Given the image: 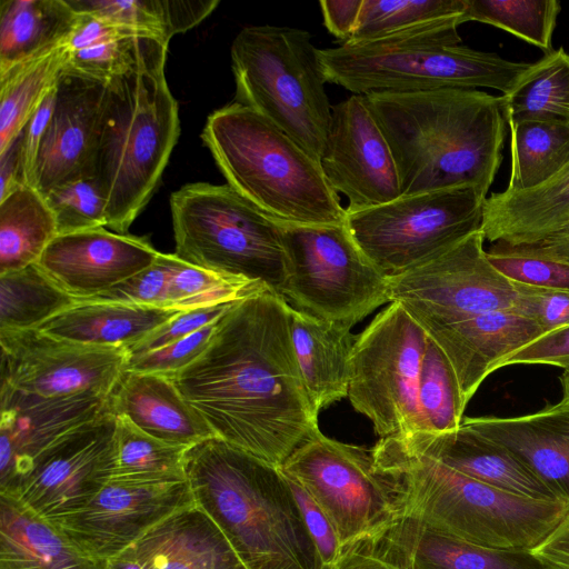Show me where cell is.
I'll list each match as a JSON object with an SVG mask.
<instances>
[{"instance_id":"cell-39","label":"cell","mask_w":569,"mask_h":569,"mask_svg":"<svg viewBox=\"0 0 569 569\" xmlns=\"http://www.w3.org/2000/svg\"><path fill=\"white\" fill-rule=\"evenodd\" d=\"M187 450V447L153 438L128 420L117 418L111 479L140 483L184 481Z\"/></svg>"},{"instance_id":"cell-3","label":"cell","mask_w":569,"mask_h":569,"mask_svg":"<svg viewBox=\"0 0 569 569\" xmlns=\"http://www.w3.org/2000/svg\"><path fill=\"white\" fill-rule=\"evenodd\" d=\"M400 518L477 546L531 551L569 515V501L535 499L472 479L399 437L371 448Z\"/></svg>"},{"instance_id":"cell-44","label":"cell","mask_w":569,"mask_h":569,"mask_svg":"<svg viewBox=\"0 0 569 569\" xmlns=\"http://www.w3.org/2000/svg\"><path fill=\"white\" fill-rule=\"evenodd\" d=\"M465 6L466 0H363L353 36L345 43L371 41L427 21L459 16Z\"/></svg>"},{"instance_id":"cell-60","label":"cell","mask_w":569,"mask_h":569,"mask_svg":"<svg viewBox=\"0 0 569 569\" xmlns=\"http://www.w3.org/2000/svg\"><path fill=\"white\" fill-rule=\"evenodd\" d=\"M236 569H246V568L242 565H240Z\"/></svg>"},{"instance_id":"cell-57","label":"cell","mask_w":569,"mask_h":569,"mask_svg":"<svg viewBox=\"0 0 569 569\" xmlns=\"http://www.w3.org/2000/svg\"><path fill=\"white\" fill-rule=\"evenodd\" d=\"M26 184L21 161V134L0 152V199L17 187Z\"/></svg>"},{"instance_id":"cell-45","label":"cell","mask_w":569,"mask_h":569,"mask_svg":"<svg viewBox=\"0 0 569 569\" xmlns=\"http://www.w3.org/2000/svg\"><path fill=\"white\" fill-rule=\"evenodd\" d=\"M58 234L107 227V203L94 176L64 182L46 193Z\"/></svg>"},{"instance_id":"cell-58","label":"cell","mask_w":569,"mask_h":569,"mask_svg":"<svg viewBox=\"0 0 569 569\" xmlns=\"http://www.w3.org/2000/svg\"><path fill=\"white\" fill-rule=\"evenodd\" d=\"M521 248L539 256L569 263V226L547 239Z\"/></svg>"},{"instance_id":"cell-12","label":"cell","mask_w":569,"mask_h":569,"mask_svg":"<svg viewBox=\"0 0 569 569\" xmlns=\"http://www.w3.org/2000/svg\"><path fill=\"white\" fill-rule=\"evenodd\" d=\"M427 335L396 301L356 336L348 398L380 438L420 431L418 381Z\"/></svg>"},{"instance_id":"cell-49","label":"cell","mask_w":569,"mask_h":569,"mask_svg":"<svg viewBox=\"0 0 569 569\" xmlns=\"http://www.w3.org/2000/svg\"><path fill=\"white\" fill-rule=\"evenodd\" d=\"M512 283L516 292L512 310L535 321L543 335L569 326V289Z\"/></svg>"},{"instance_id":"cell-35","label":"cell","mask_w":569,"mask_h":569,"mask_svg":"<svg viewBox=\"0 0 569 569\" xmlns=\"http://www.w3.org/2000/svg\"><path fill=\"white\" fill-rule=\"evenodd\" d=\"M58 236L44 197L21 184L0 199V274L34 264Z\"/></svg>"},{"instance_id":"cell-40","label":"cell","mask_w":569,"mask_h":569,"mask_svg":"<svg viewBox=\"0 0 569 569\" xmlns=\"http://www.w3.org/2000/svg\"><path fill=\"white\" fill-rule=\"evenodd\" d=\"M76 302L37 263L0 274V330L36 329Z\"/></svg>"},{"instance_id":"cell-14","label":"cell","mask_w":569,"mask_h":569,"mask_svg":"<svg viewBox=\"0 0 569 569\" xmlns=\"http://www.w3.org/2000/svg\"><path fill=\"white\" fill-rule=\"evenodd\" d=\"M481 230L398 277L389 278L396 301L427 333L475 315L513 307V283L490 263Z\"/></svg>"},{"instance_id":"cell-59","label":"cell","mask_w":569,"mask_h":569,"mask_svg":"<svg viewBox=\"0 0 569 569\" xmlns=\"http://www.w3.org/2000/svg\"><path fill=\"white\" fill-rule=\"evenodd\" d=\"M561 383L563 387V395L569 396V370H565V373L561 378Z\"/></svg>"},{"instance_id":"cell-48","label":"cell","mask_w":569,"mask_h":569,"mask_svg":"<svg viewBox=\"0 0 569 569\" xmlns=\"http://www.w3.org/2000/svg\"><path fill=\"white\" fill-rule=\"evenodd\" d=\"M170 254L161 253L147 269L84 301L168 308Z\"/></svg>"},{"instance_id":"cell-43","label":"cell","mask_w":569,"mask_h":569,"mask_svg":"<svg viewBox=\"0 0 569 569\" xmlns=\"http://www.w3.org/2000/svg\"><path fill=\"white\" fill-rule=\"evenodd\" d=\"M270 291L264 284L190 264L170 254V280L167 306L190 310L231 303Z\"/></svg>"},{"instance_id":"cell-4","label":"cell","mask_w":569,"mask_h":569,"mask_svg":"<svg viewBox=\"0 0 569 569\" xmlns=\"http://www.w3.org/2000/svg\"><path fill=\"white\" fill-rule=\"evenodd\" d=\"M184 471L246 569H328L280 467L211 437L188 448Z\"/></svg>"},{"instance_id":"cell-33","label":"cell","mask_w":569,"mask_h":569,"mask_svg":"<svg viewBox=\"0 0 569 569\" xmlns=\"http://www.w3.org/2000/svg\"><path fill=\"white\" fill-rule=\"evenodd\" d=\"M78 17L67 0H2L0 71L68 44Z\"/></svg>"},{"instance_id":"cell-31","label":"cell","mask_w":569,"mask_h":569,"mask_svg":"<svg viewBox=\"0 0 569 569\" xmlns=\"http://www.w3.org/2000/svg\"><path fill=\"white\" fill-rule=\"evenodd\" d=\"M0 569H107L62 530L9 496L0 495Z\"/></svg>"},{"instance_id":"cell-16","label":"cell","mask_w":569,"mask_h":569,"mask_svg":"<svg viewBox=\"0 0 569 569\" xmlns=\"http://www.w3.org/2000/svg\"><path fill=\"white\" fill-rule=\"evenodd\" d=\"M116 427L109 412L64 433L9 497L50 522L80 510L112 477Z\"/></svg>"},{"instance_id":"cell-37","label":"cell","mask_w":569,"mask_h":569,"mask_svg":"<svg viewBox=\"0 0 569 569\" xmlns=\"http://www.w3.org/2000/svg\"><path fill=\"white\" fill-rule=\"evenodd\" d=\"M499 98L507 124L521 120L569 121V53L563 48L545 53Z\"/></svg>"},{"instance_id":"cell-54","label":"cell","mask_w":569,"mask_h":569,"mask_svg":"<svg viewBox=\"0 0 569 569\" xmlns=\"http://www.w3.org/2000/svg\"><path fill=\"white\" fill-rule=\"evenodd\" d=\"M363 0H322L319 2L323 24L341 43L351 39Z\"/></svg>"},{"instance_id":"cell-32","label":"cell","mask_w":569,"mask_h":569,"mask_svg":"<svg viewBox=\"0 0 569 569\" xmlns=\"http://www.w3.org/2000/svg\"><path fill=\"white\" fill-rule=\"evenodd\" d=\"M180 311L118 302L77 301L37 329L78 343L127 349Z\"/></svg>"},{"instance_id":"cell-30","label":"cell","mask_w":569,"mask_h":569,"mask_svg":"<svg viewBox=\"0 0 569 569\" xmlns=\"http://www.w3.org/2000/svg\"><path fill=\"white\" fill-rule=\"evenodd\" d=\"M290 306V305H289ZM291 339L309 398L319 412L348 396L351 328L289 307Z\"/></svg>"},{"instance_id":"cell-9","label":"cell","mask_w":569,"mask_h":569,"mask_svg":"<svg viewBox=\"0 0 569 569\" xmlns=\"http://www.w3.org/2000/svg\"><path fill=\"white\" fill-rule=\"evenodd\" d=\"M170 209L179 259L260 282L281 296L286 256L280 223L228 184H184L172 192Z\"/></svg>"},{"instance_id":"cell-28","label":"cell","mask_w":569,"mask_h":569,"mask_svg":"<svg viewBox=\"0 0 569 569\" xmlns=\"http://www.w3.org/2000/svg\"><path fill=\"white\" fill-rule=\"evenodd\" d=\"M146 569H236L242 565L197 506L168 517L128 548Z\"/></svg>"},{"instance_id":"cell-5","label":"cell","mask_w":569,"mask_h":569,"mask_svg":"<svg viewBox=\"0 0 569 569\" xmlns=\"http://www.w3.org/2000/svg\"><path fill=\"white\" fill-rule=\"evenodd\" d=\"M201 138L227 184L278 223H346L319 160L251 108L234 101L213 111Z\"/></svg>"},{"instance_id":"cell-15","label":"cell","mask_w":569,"mask_h":569,"mask_svg":"<svg viewBox=\"0 0 569 569\" xmlns=\"http://www.w3.org/2000/svg\"><path fill=\"white\" fill-rule=\"evenodd\" d=\"M1 383L42 397H109L126 370L124 348L78 343L40 330H0Z\"/></svg>"},{"instance_id":"cell-1","label":"cell","mask_w":569,"mask_h":569,"mask_svg":"<svg viewBox=\"0 0 569 569\" xmlns=\"http://www.w3.org/2000/svg\"><path fill=\"white\" fill-rule=\"evenodd\" d=\"M289 307L271 291L233 302L206 351L170 378L214 437L277 467L319 431Z\"/></svg>"},{"instance_id":"cell-51","label":"cell","mask_w":569,"mask_h":569,"mask_svg":"<svg viewBox=\"0 0 569 569\" xmlns=\"http://www.w3.org/2000/svg\"><path fill=\"white\" fill-rule=\"evenodd\" d=\"M289 480L292 492L301 510L307 529L318 548L325 566L330 569L339 559L342 547L337 533L321 508L297 482Z\"/></svg>"},{"instance_id":"cell-18","label":"cell","mask_w":569,"mask_h":569,"mask_svg":"<svg viewBox=\"0 0 569 569\" xmlns=\"http://www.w3.org/2000/svg\"><path fill=\"white\" fill-rule=\"evenodd\" d=\"M319 163L329 186L347 198V213L401 196L390 146L361 94L332 107Z\"/></svg>"},{"instance_id":"cell-19","label":"cell","mask_w":569,"mask_h":569,"mask_svg":"<svg viewBox=\"0 0 569 569\" xmlns=\"http://www.w3.org/2000/svg\"><path fill=\"white\" fill-rule=\"evenodd\" d=\"M0 387V495H12L64 433L110 412L107 396L42 397Z\"/></svg>"},{"instance_id":"cell-7","label":"cell","mask_w":569,"mask_h":569,"mask_svg":"<svg viewBox=\"0 0 569 569\" xmlns=\"http://www.w3.org/2000/svg\"><path fill=\"white\" fill-rule=\"evenodd\" d=\"M166 59L144 63L107 83L94 177L110 229L127 233L149 202L180 132L178 103L164 76Z\"/></svg>"},{"instance_id":"cell-27","label":"cell","mask_w":569,"mask_h":569,"mask_svg":"<svg viewBox=\"0 0 569 569\" xmlns=\"http://www.w3.org/2000/svg\"><path fill=\"white\" fill-rule=\"evenodd\" d=\"M569 226V164L547 181L520 191L493 192L485 200V240L530 246Z\"/></svg>"},{"instance_id":"cell-29","label":"cell","mask_w":569,"mask_h":569,"mask_svg":"<svg viewBox=\"0 0 569 569\" xmlns=\"http://www.w3.org/2000/svg\"><path fill=\"white\" fill-rule=\"evenodd\" d=\"M78 14L66 71L108 83L144 63L167 59L169 43L157 37L90 13Z\"/></svg>"},{"instance_id":"cell-52","label":"cell","mask_w":569,"mask_h":569,"mask_svg":"<svg viewBox=\"0 0 569 569\" xmlns=\"http://www.w3.org/2000/svg\"><path fill=\"white\" fill-rule=\"evenodd\" d=\"M510 365H551L569 370V326L547 332L515 351L498 369Z\"/></svg>"},{"instance_id":"cell-56","label":"cell","mask_w":569,"mask_h":569,"mask_svg":"<svg viewBox=\"0 0 569 569\" xmlns=\"http://www.w3.org/2000/svg\"><path fill=\"white\" fill-rule=\"evenodd\" d=\"M330 569H403L386 559L362 540L342 549L337 562Z\"/></svg>"},{"instance_id":"cell-46","label":"cell","mask_w":569,"mask_h":569,"mask_svg":"<svg viewBox=\"0 0 569 569\" xmlns=\"http://www.w3.org/2000/svg\"><path fill=\"white\" fill-rule=\"evenodd\" d=\"M487 257L496 270L512 282L569 289V263L502 243H492Z\"/></svg>"},{"instance_id":"cell-34","label":"cell","mask_w":569,"mask_h":569,"mask_svg":"<svg viewBox=\"0 0 569 569\" xmlns=\"http://www.w3.org/2000/svg\"><path fill=\"white\" fill-rule=\"evenodd\" d=\"M69 56L66 44L0 71V152L22 133L56 88Z\"/></svg>"},{"instance_id":"cell-2","label":"cell","mask_w":569,"mask_h":569,"mask_svg":"<svg viewBox=\"0 0 569 569\" xmlns=\"http://www.w3.org/2000/svg\"><path fill=\"white\" fill-rule=\"evenodd\" d=\"M363 98L390 146L401 196L471 186L488 197L506 137L499 97L446 88Z\"/></svg>"},{"instance_id":"cell-53","label":"cell","mask_w":569,"mask_h":569,"mask_svg":"<svg viewBox=\"0 0 569 569\" xmlns=\"http://www.w3.org/2000/svg\"><path fill=\"white\" fill-rule=\"evenodd\" d=\"M56 91L57 86L46 97L44 101L28 121L21 133V161L23 180L24 183L30 187L32 186L40 146L54 108Z\"/></svg>"},{"instance_id":"cell-41","label":"cell","mask_w":569,"mask_h":569,"mask_svg":"<svg viewBox=\"0 0 569 569\" xmlns=\"http://www.w3.org/2000/svg\"><path fill=\"white\" fill-rule=\"evenodd\" d=\"M466 406L453 367L427 336L418 381V432L441 433L457 429Z\"/></svg>"},{"instance_id":"cell-10","label":"cell","mask_w":569,"mask_h":569,"mask_svg":"<svg viewBox=\"0 0 569 569\" xmlns=\"http://www.w3.org/2000/svg\"><path fill=\"white\" fill-rule=\"evenodd\" d=\"M286 279L295 309L352 328L391 302L389 278L368 259L347 224H282Z\"/></svg>"},{"instance_id":"cell-50","label":"cell","mask_w":569,"mask_h":569,"mask_svg":"<svg viewBox=\"0 0 569 569\" xmlns=\"http://www.w3.org/2000/svg\"><path fill=\"white\" fill-rule=\"evenodd\" d=\"M232 303L233 302L180 311L147 337L128 347L126 349L128 357L157 350L190 336L218 320Z\"/></svg>"},{"instance_id":"cell-6","label":"cell","mask_w":569,"mask_h":569,"mask_svg":"<svg viewBox=\"0 0 569 569\" xmlns=\"http://www.w3.org/2000/svg\"><path fill=\"white\" fill-rule=\"evenodd\" d=\"M461 14L379 39L319 49L327 82L353 94L489 88L509 92L530 63L461 46Z\"/></svg>"},{"instance_id":"cell-26","label":"cell","mask_w":569,"mask_h":569,"mask_svg":"<svg viewBox=\"0 0 569 569\" xmlns=\"http://www.w3.org/2000/svg\"><path fill=\"white\" fill-rule=\"evenodd\" d=\"M110 412L164 442L192 447L214 437L201 415L164 376L124 370L109 396Z\"/></svg>"},{"instance_id":"cell-8","label":"cell","mask_w":569,"mask_h":569,"mask_svg":"<svg viewBox=\"0 0 569 569\" xmlns=\"http://www.w3.org/2000/svg\"><path fill=\"white\" fill-rule=\"evenodd\" d=\"M311 34L270 24L244 27L232 41L236 102L266 117L319 160L332 107Z\"/></svg>"},{"instance_id":"cell-36","label":"cell","mask_w":569,"mask_h":569,"mask_svg":"<svg viewBox=\"0 0 569 569\" xmlns=\"http://www.w3.org/2000/svg\"><path fill=\"white\" fill-rule=\"evenodd\" d=\"M78 13L147 32L169 43L204 20L219 0H67Z\"/></svg>"},{"instance_id":"cell-42","label":"cell","mask_w":569,"mask_h":569,"mask_svg":"<svg viewBox=\"0 0 569 569\" xmlns=\"http://www.w3.org/2000/svg\"><path fill=\"white\" fill-rule=\"evenodd\" d=\"M560 12L557 0H466L461 21L502 29L548 53Z\"/></svg>"},{"instance_id":"cell-24","label":"cell","mask_w":569,"mask_h":569,"mask_svg":"<svg viewBox=\"0 0 569 569\" xmlns=\"http://www.w3.org/2000/svg\"><path fill=\"white\" fill-rule=\"evenodd\" d=\"M397 437L416 451L486 485L535 499H559L515 453L463 422L441 433Z\"/></svg>"},{"instance_id":"cell-23","label":"cell","mask_w":569,"mask_h":569,"mask_svg":"<svg viewBox=\"0 0 569 569\" xmlns=\"http://www.w3.org/2000/svg\"><path fill=\"white\" fill-rule=\"evenodd\" d=\"M462 422L509 449L559 499L569 501V396L533 413Z\"/></svg>"},{"instance_id":"cell-21","label":"cell","mask_w":569,"mask_h":569,"mask_svg":"<svg viewBox=\"0 0 569 569\" xmlns=\"http://www.w3.org/2000/svg\"><path fill=\"white\" fill-rule=\"evenodd\" d=\"M159 254L146 238L98 228L58 234L37 264L64 292L84 301L147 269Z\"/></svg>"},{"instance_id":"cell-22","label":"cell","mask_w":569,"mask_h":569,"mask_svg":"<svg viewBox=\"0 0 569 569\" xmlns=\"http://www.w3.org/2000/svg\"><path fill=\"white\" fill-rule=\"evenodd\" d=\"M542 335L535 321L511 309L481 312L427 333L453 367L466 405L505 358Z\"/></svg>"},{"instance_id":"cell-11","label":"cell","mask_w":569,"mask_h":569,"mask_svg":"<svg viewBox=\"0 0 569 569\" xmlns=\"http://www.w3.org/2000/svg\"><path fill=\"white\" fill-rule=\"evenodd\" d=\"M486 198L471 186L400 196L347 213L346 224L375 267L393 278L481 230Z\"/></svg>"},{"instance_id":"cell-17","label":"cell","mask_w":569,"mask_h":569,"mask_svg":"<svg viewBox=\"0 0 569 569\" xmlns=\"http://www.w3.org/2000/svg\"><path fill=\"white\" fill-rule=\"evenodd\" d=\"M192 506L188 480L140 483L110 479L83 508L53 523L87 556L108 562L158 523Z\"/></svg>"},{"instance_id":"cell-20","label":"cell","mask_w":569,"mask_h":569,"mask_svg":"<svg viewBox=\"0 0 569 569\" xmlns=\"http://www.w3.org/2000/svg\"><path fill=\"white\" fill-rule=\"evenodd\" d=\"M106 96L107 83L66 70L61 74L31 186L42 196L64 182L94 176Z\"/></svg>"},{"instance_id":"cell-55","label":"cell","mask_w":569,"mask_h":569,"mask_svg":"<svg viewBox=\"0 0 569 569\" xmlns=\"http://www.w3.org/2000/svg\"><path fill=\"white\" fill-rule=\"evenodd\" d=\"M531 553L545 569H569V515Z\"/></svg>"},{"instance_id":"cell-25","label":"cell","mask_w":569,"mask_h":569,"mask_svg":"<svg viewBox=\"0 0 569 569\" xmlns=\"http://www.w3.org/2000/svg\"><path fill=\"white\" fill-rule=\"evenodd\" d=\"M375 551L403 569H545L531 551L477 546L400 518L368 540Z\"/></svg>"},{"instance_id":"cell-47","label":"cell","mask_w":569,"mask_h":569,"mask_svg":"<svg viewBox=\"0 0 569 569\" xmlns=\"http://www.w3.org/2000/svg\"><path fill=\"white\" fill-rule=\"evenodd\" d=\"M218 320L162 348L143 355L128 357L126 370L171 378L191 365L206 351L214 335Z\"/></svg>"},{"instance_id":"cell-38","label":"cell","mask_w":569,"mask_h":569,"mask_svg":"<svg viewBox=\"0 0 569 569\" xmlns=\"http://www.w3.org/2000/svg\"><path fill=\"white\" fill-rule=\"evenodd\" d=\"M510 129L509 191L533 188L569 164V121L521 120Z\"/></svg>"},{"instance_id":"cell-13","label":"cell","mask_w":569,"mask_h":569,"mask_svg":"<svg viewBox=\"0 0 569 569\" xmlns=\"http://www.w3.org/2000/svg\"><path fill=\"white\" fill-rule=\"evenodd\" d=\"M280 469L318 503L342 549L379 537L400 519L387 485L373 467L371 449L340 442L319 430Z\"/></svg>"}]
</instances>
